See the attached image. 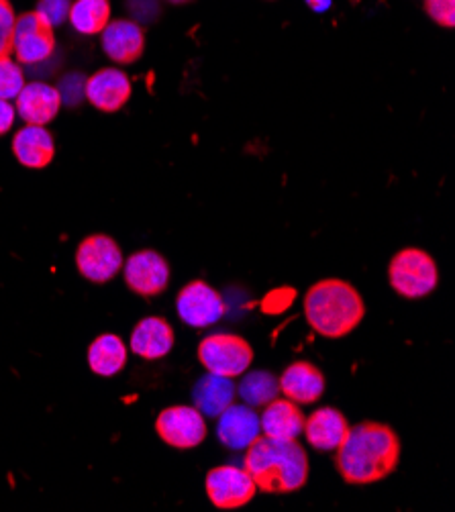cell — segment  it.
<instances>
[{"mask_svg": "<svg viewBox=\"0 0 455 512\" xmlns=\"http://www.w3.org/2000/svg\"><path fill=\"white\" fill-rule=\"evenodd\" d=\"M335 466L347 484L366 486L392 476L400 462V439L384 423L364 421L349 427L335 449Z\"/></svg>", "mask_w": 455, "mask_h": 512, "instance_id": "1", "label": "cell"}, {"mask_svg": "<svg viewBox=\"0 0 455 512\" xmlns=\"http://www.w3.org/2000/svg\"><path fill=\"white\" fill-rule=\"evenodd\" d=\"M245 472L266 494H292L309 480L307 449L296 441L258 437L247 447Z\"/></svg>", "mask_w": 455, "mask_h": 512, "instance_id": "2", "label": "cell"}, {"mask_svg": "<svg viewBox=\"0 0 455 512\" xmlns=\"http://www.w3.org/2000/svg\"><path fill=\"white\" fill-rule=\"evenodd\" d=\"M364 317L366 302L362 294L345 280H319L305 296V319L321 337L341 339L356 331Z\"/></svg>", "mask_w": 455, "mask_h": 512, "instance_id": "3", "label": "cell"}, {"mask_svg": "<svg viewBox=\"0 0 455 512\" xmlns=\"http://www.w3.org/2000/svg\"><path fill=\"white\" fill-rule=\"evenodd\" d=\"M388 280L402 298L419 300L439 284V270L431 255L419 247L400 249L388 266Z\"/></svg>", "mask_w": 455, "mask_h": 512, "instance_id": "4", "label": "cell"}, {"mask_svg": "<svg viewBox=\"0 0 455 512\" xmlns=\"http://www.w3.org/2000/svg\"><path fill=\"white\" fill-rule=\"evenodd\" d=\"M198 362L209 374L223 378L243 376L251 362H254V349L249 341L233 333H213L198 345Z\"/></svg>", "mask_w": 455, "mask_h": 512, "instance_id": "5", "label": "cell"}, {"mask_svg": "<svg viewBox=\"0 0 455 512\" xmlns=\"http://www.w3.org/2000/svg\"><path fill=\"white\" fill-rule=\"evenodd\" d=\"M123 251L109 235H90L76 249V268L92 284H107L123 270Z\"/></svg>", "mask_w": 455, "mask_h": 512, "instance_id": "6", "label": "cell"}, {"mask_svg": "<svg viewBox=\"0 0 455 512\" xmlns=\"http://www.w3.org/2000/svg\"><path fill=\"white\" fill-rule=\"evenodd\" d=\"M176 311L188 327L205 329L225 317L227 304L223 296L205 280H192L178 292Z\"/></svg>", "mask_w": 455, "mask_h": 512, "instance_id": "7", "label": "cell"}, {"mask_svg": "<svg viewBox=\"0 0 455 512\" xmlns=\"http://www.w3.org/2000/svg\"><path fill=\"white\" fill-rule=\"evenodd\" d=\"M56 37L54 27L49 25L39 13H23L15 23L13 54L19 64L35 66L54 56Z\"/></svg>", "mask_w": 455, "mask_h": 512, "instance_id": "8", "label": "cell"}, {"mask_svg": "<svg viewBox=\"0 0 455 512\" xmlns=\"http://www.w3.org/2000/svg\"><path fill=\"white\" fill-rule=\"evenodd\" d=\"M160 439L174 449H194L207 439V421L194 406H168L156 421Z\"/></svg>", "mask_w": 455, "mask_h": 512, "instance_id": "9", "label": "cell"}, {"mask_svg": "<svg viewBox=\"0 0 455 512\" xmlns=\"http://www.w3.org/2000/svg\"><path fill=\"white\" fill-rule=\"evenodd\" d=\"M207 496L219 510H237L249 504L258 494V486L245 468L219 466L207 474Z\"/></svg>", "mask_w": 455, "mask_h": 512, "instance_id": "10", "label": "cell"}, {"mask_svg": "<svg viewBox=\"0 0 455 512\" xmlns=\"http://www.w3.org/2000/svg\"><path fill=\"white\" fill-rule=\"evenodd\" d=\"M123 276L129 290L143 298L166 292L170 284V264L154 249H141L123 264Z\"/></svg>", "mask_w": 455, "mask_h": 512, "instance_id": "11", "label": "cell"}, {"mask_svg": "<svg viewBox=\"0 0 455 512\" xmlns=\"http://www.w3.org/2000/svg\"><path fill=\"white\" fill-rule=\"evenodd\" d=\"M133 86L129 76L119 68H103L86 78L84 96L90 105L103 113H117L121 111L129 98Z\"/></svg>", "mask_w": 455, "mask_h": 512, "instance_id": "12", "label": "cell"}, {"mask_svg": "<svg viewBox=\"0 0 455 512\" xmlns=\"http://www.w3.org/2000/svg\"><path fill=\"white\" fill-rule=\"evenodd\" d=\"M15 100V111L27 125L45 127L58 117L62 109V96L58 88L45 82L25 84Z\"/></svg>", "mask_w": 455, "mask_h": 512, "instance_id": "13", "label": "cell"}, {"mask_svg": "<svg viewBox=\"0 0 455 512\" xmlns=\"http://www.w3.org/2000/svg\"><path fill=\"white\" fill-rule=\"evenodd\" d=\"M100 43L107 58L119 66L137 62L143 56L145 35L139 23L131 19H115L100 33Z\"/></svg>", "mask_w": 455, "mask_h": 512, "instance_id": "14", "label": "cell"}, {"mask_svg": "<svg viewBox=\"0 0 455 512\" xmlns=\"http://www.w3.org/2000/svg\"><path fill=\"white\" fill-rule=\"evenodd\" d=\"M217 419V437L229 449L243 451L262 435L260 417L247 404H231Z\"/></svg>", "mask_w": 455, "mask_h": 512, "instance_id": "15", "label": "cell"}, {"mask_svg": "<svg viewBox=\"0 0 455 512\" xmlns=\"http://www.w3.org/2000/svg\"><path fill=\"white\" fill-rule=\"evenodd\" d=\"M176 343V335L172 325L162 317H145L141 319L131 333L129 347L135 355L143 360L156 362L166 357Z\"/></svg>", "mask_w": 455, "mask_h": 512, "instance_id": "16", "label": "cell"}, {"mask_svg": "<svg viewBox=\"0 0 455 512\" xmlns=\"http://www.w3.org/2000/svg\"><path fill=\"white\" fill-rule=\"evenodd\" d=\"M13 153L21 166L29 170H43L56 158L54 135L45 127L25 125L13 137Z\"/></svg>", "mask_w": 455, "mask_h": 512, "instance_id": "17", "label": "cell"}, {"mask_svg": "<svg viewBox=\"0 0 455 512\" xmlns=\"http://www.w3.org/2000/svg\"><path fill=\"white\" fill-rule=\"evenodd\" d=\"M305 413L300 404L288 398H274L264 406V415L260 417V427L264 437L278 441H296L305 431Z\"/></svg>", "mask_w": 455, "mask_h": 512, "instance_id": "18", "label": "cell"}, {"mask_svg": "<svg viewBox=\"0 0 455 512\" xmlns=\"http://www.w3.org/2000/svg\"><path fill=\"white\" fill-rule=\"evenodd\" d=\"M280 392L296 404H313L325 392V376L311 362H294L278 378Z\"/></svg>", "mask_w": 455, "mask_h": 512, "instance_id": "19", "label": "cell"}, {"mask_svg": "<svg viewBox=\"0 0 455 512\" xmlns=\"http://www.w3.org/2000/svg\"><path fill=\"white\" fill-rule=\"evenodd\" d=\"M349 431V423L345 415L333 406H323L313 411L311 417L305 419L307 443H311L319 451H335Z\"/></svg>", "mask_w": 455, "mask_h": 512, "instance_id": "20", "label": "cell"}, {"mask_svg": "<svg viewBox=\"0 0 455 512\" xmlns=\"http://www.w3.org/2000/svg\"><path fill=\"white\" fill-rule=\"evenodd\" d=\"M235 396L237 388L233 384V378H223L217 374H207L192 388L194 408H198L202 415L211 419H217L227 406H231Z\"/></svg>", "mask_w": 455, "mask_h": 512, "instance_id": "21", "label": "cell"}, {"mask_svg": "<svg viewBox=\"0 0 455 512\" xmlns=\"http://www.w3.org/2000/svg\"><path fill=\"white\" fill-rule=\"evenodd\" d=\"M88 366L100 378H113L127 366V345L119 335L105 333L88 347Z\"/></svg>", "mask_w": 455, "mask_h": 512, "instance_id": "22", "label": "cell"}, {"mask_svg": "<svg viewBox=\"0 0 455 512\" xmlns=\"http://www.w3.org/2000/svg\"><path fill=\"white\" fill-rule=\"evenodd\" d=\"M68 19L78 33L100 35L111 21V3L109 0H74Z\"/></svg>", "mask_w": 455, "mask_h": 512, "instance_id": "23", "label": "cell"}, {"mask_svg": "<svg viewBox=\"0 0 455 512\" xmlns=\"http://www.w3.org/2000/svg\"><path fill=\"white\" fill-rule=\"evenodd\" d=\"M280 394L278 376L266 370L245 372L243 380L237 386V396L251 408H262Z\"/></svg>", "mask_w": 455, "mask_h": 512, "instance_id": "24", "label": "cell"}, {"mask_svg": "<svg viewBox=\"0 0 455 512\" xmlns=\"http://www.w3.org/2000/svg\"><path fill=\"white\" fill-rule=\"evenodd\" d=\"M25 84L21 64L13 62L11 58H0V98L15 100Z\"/></svg>", "mask_w": 455, "mask_h": 512, "instance_id": "25", "label": "cell"}, {"mask_svg": "<svg viewBox=\"0 0 455 512\" xmlns=\"http://www.w3.org/2000/svg\"><path fill=\"white\" fill-rule=\"evenodd\" d=\"M17 15L9 0H0V58H9L13 54Z\"/></svg>", "mask_w": 455, "mask_h": 512, "instance_id": "26", "label": "cell"}, {"mask_svg": "<svg viewBox=\"0 0 455 512\" xmlns=\"http://www.w3.org/2000/svg\"><path fill=\"white\" fill-rule=\"evenodd\" d=\"M70 7L72 0H39L35 13H39L52 27H58L68 19Z\"/></svg>", "mask_w": 455, "mask_h": 512, "instance_id": "27", "label": "cell"}, {"mask_svg": "<svg viewBox=\"0 0 455 512\" xmlns=\"http://www.w3.org/2000/svg\"><path fill=\"white\" fill-rule=\"evenodd\" d=\"M127 11L135 23H154L160 17V0H127Z\"/></svg>", "mask_w": 455, "mask_h": 512, "instance_id": "28", "label": "cell"}, {"mask_svg": "<svg viewBox=\"0 0 455 512\" xmlns=\"http://www.w3.org/2000/svg\"><path fill=\"white\" fill-rule=\"evenodd\" d=\"M425 11L441 27L455 25V0H425Z\"/></svg>", "mask_w": 455, "mask_h": 512, "instance_id": "29", "label": "cell"}, {"mask_svg": "<svg viewBox=\"0 0 455 512\" xmlns=\"http://www.w3.org/2000/svg\"><path fill=\"white\" fill-rule=\"evenodd\" d=\"M84 84H86V80L78 74H72V76L64 78L62 86L58 88V92L62 96V102H70V105H76V102L84 96Z\"/></svg>", "mask_w": 455, "mask_h": 512, "instance_id": "30", "label": "cell"}, {"mask_svg": "<svg viewBox=\"0 0 455 512\" xmlns=\"http://www.w3.org/2000/svg\"><path fill=\"white\" fill-rule=\"evenodd\" d=\"M15 119H17L15 107L11 105L9 100L0 98V135H5V133H9L13 129Z\"/></svg>", "mask_w": 455, "mask_h": 512, "instance_id": "31", "label": "cell"}, {"mask_svg": "<svg viewBox=\"0 0 455 512\" xmlns=\"http://www.w3.org/2000/svg\"><path fill=\"white\" fill-rule=\"evenodd\" d=\"M307 5L315 11V13H325L331 9V0H307Z\"/></svg>", "mask_w": 455, "mask_h": 512, "instance_id": "32", "label": "cell"}, {"mask_svg": "<svg viewBox=\"0 0 455 512\" xmlns=\"http://www.w3.org/2000/svg\"><path fill=\"white\" fill-rule=\"evenodd\" d=\"M168 3H172V5H186V3H190V0H168Z\"/></svg>", "mask_w": 455, "mask_h": 512, "instance_id": "33", "label": "cell"}]
</instances>
